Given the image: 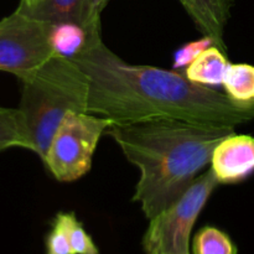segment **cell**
<instances>
[{
  "mask_svg": "<svg viewBox=\"0 0 254 254\" xmlns=\"http://www.w3.org/2000/svg\"><path fill=\"white\" fill-rule=\"evenodd\" d=\"M89 81L88 113L116 124L173 119L235 129L254 119L253 103H237L173 69L130 64L97 41L73 59Z\"/></svg>",
  "mask_w": 254,
  "mask_h": 254,
  "instance_id": "cell-1",
  "label": "cell"
},
{
  "mask_svg": "<svg viewBox=\"0 0 254 254\" xmlns=\"http://www.w3.org/2000/svg\"><path fill=\"white\" fill-rule=\"evenodd\" d=\"M235 129L173 119L114 124L107 129L140 173L133 195L148 220L176 202L211 163L217 144Z\"/></svg>",
  "mask_w": 254,
  "mask_h": 254,
  "instance_id": "cell-2",
  "label": "cell"
},
{
  "mask_svg": "<svg viewBox=\"0 0 254 254\" xmlns=\"http://www.w3.org/2000/svg\"><path fill=\"white\" fill-rule=\"evenodd\" d=\"M19 81V111L26 128L29 150L44 161L64 117L69 112H87L88 77L73 60L55 54L34 73Z\"/></svg>",
  "mask_w": 254,
  "mask_h": 254,
  "instance_id": "cell-3",
  "label": "cell"
},
{
  "mask_svg": "<svg viewBox=\"0 0 254 254\" xmlns=\"http://www.w3.org/2000/svg\"><path fill=\"white\" fill-rule=\"evenodd\" d=\"M114 124V121L98 114L69 112L57 128L42 163L61 183L83 178L91 170L102 135Z\"/></svg>",
  "mask_w": 254,
  "mask_h": 254,
  "instance_id": "cell-4",
  "label": "cell"
},
{
  "mask_svg": "<svg viewBox=\"0 0 254 254\" xmlns=\"http://www.w3.org/2000/svg\"><path fill=\"white\" fill-rule=\"evenodd\" d=\"M220 185L212 171L196 178L174 205L149 220L143 237L146 254H190V236L195 222L216 188Z\"/></svg>",
  "mask_w": 254,
  "mask_h": 254,
  "instance_id": "cell-5",
  "label": "cell"
},
{
  "mask_svg": "<svg viewBox=\"0 0 254 254\" xmlns=\"http://www.w3.org/2000/svg\"><path fill=\"white\" fill-rule=\"evenodd\" d=\"M50 22L15 10L0 20V71L17 79L34 73L55 55L50 42Z\"/></svg>",
  "mask_w": 254,
  "mask_h": 254,
  "instance_id": "cell-6",
  "label": "cell"
},
{
  "mask_svg": "<svg viewBox=\"0 0 254 254\" xmlns=\"http://www.w3.org/2000/svg\"><path fill=\"white\" fill-rule=\"evenodd\" d=\"M211 169L220 185H235L254 174V136L232 131L215 148Z\"/></svg>",
  "mask_w": 254,
  "mask_h": 254,
  "instance_id": "cell-7",
  "label": "cell"
},
{
  "mask_svg": "<svg viewBox=\"0 0 254 254\" xmlns=\"http://www.w3.org/2000/svg\"><path fill=\"white\" fill-rule=\"evenodd\" d=\"M21 12L50 24L74 22L91 31L101 30V14L94 0H41L35 7Z\"/></svg>",
  "mask_w": 254,
  "mask_h": 254,
  "instance_id": "cell-8",
  "label": "cell"
},
{
  "mask_svg": "<svg viewBox=\"0 0 254 254\" xmlns=\"http://www.w3.org/2000/svg\"><path fill=\"white\" fill-rule=\"evenodd\" d=\"M202 36L227 54L225 29L231 17L232 0H179Z\"/></svg>",
  "mask_w": 254,
  "mask_h": 254,
  "instance_id": "cell-9",
  "label": "cell"
},
{
  "mask_svg": "<svg viewBox=\"0 0 254 254\" xmlns=\"http://www.w3.org/2000/svg\"><path fill=\"white\" fill-rule=\"evenodd\" d=\"M102 40L101 30L91 31L74 22H57L50 27V42L55 54L73 60Z\"/></svg>",
  "mask_w": 254,
  "mask_h": 254,
  "instance_id": "cell-10",
  "label": "cell"
},
{
  "mask_svg": "<svg viewBox=\"0 0 254 254\" xmlns=\"http://www.w3.org/2000/svg\"><path fill=\"white\" fill-rule=\"evenodd\" d=\"M228 64L230 62L227 60V54L212 45L201 52L186 67L184 74L188 77L189 81L193 83L213 88V87L222 86L223 77Z\"/></svg>",
  "mask_w": 254,
  "mask_h": 254,
  "instance_id": "cell-11",
  "label": "cell"
},
{
  "mask_svg": "<svg viewBox=\"0 0 254 254\" xmlns=\"http://www.w3.org/2000/svg\"><path fill=\"white\" fill-rule=\"evenodd\" d=\"M225 94L237 103L254 102V66L230 64L222 81Z\"/></svg>",
  "mask_w": 254,
  "mask_h": 254,
  "instance_id": "cell-12",
  "label": "cell"
},
{
  "mask_svg": "<svg viewBox=\"0 0 254 254\" xmlns=\"http://www.w3.org/2000/svg\"><path fill=\"white\" fill-rule=\"evenodd\" d=\"M22 148L29 150V139L19 108L0 107V150Z\"/></svg>",
  "mask_w": 254,
  "mask_h": 254,
  "instance_id": "cell-13",
  "label": "cell"
},
{
  "mask_svg": "<svg viewBox=\"0 0 254 254\" xmlns=\"http://www.w3.org/2000/svg\"><path fill=\"white\" fill-rule=\"evenodd\" d=\"M192 254H238L230 236L213 226H205L192 241Z\"/></svg>",
  "mask_w": 254,
  "mask_h": 254,
  "instance_id": "cell-14",
  "label": "cell"
},
{
  "mask_svg": "<svg viewBox=\"0 0 254 254\" xmlns=\"http://www.w3.org/2000/svg\"><path fill=\"white\" fill-rule=\"evenodd\" d=\"M71 212H59L52 222L51 232L46 237L47 254H74L69 242Z\"/></svg>",
  "mask_w": 254,
  "mask_h": 254,
  "instance_id": "cell-15",
  "label": "cell"
},
{
  "mask_svg": "<svg viewBox=\"0 0 254 254\" xmlns=\"http://www.w3.org/2000/svg\"><path fill=\"white\" fill-rule=\"evenodd\" d=\"M69 242L74 254H101L91 236L73 212L69 217Z\"/></svg>",
  "mask_w": 254,
  "mask_h": 254,
  "instance_id": "cell-16",
  "label": "cell"
},
{
  "mask_svg": "<svg viewBox=\"0 0 254 254\" xmlns=\"http://www.w3.org/2000/svg\"><path fill=\"white\" fill-rule=\"evenodd\" d=\"M212 40L208 37L202 36L201 39L196 40V41H190L188 44L183 45L179 47L174 54L173 60V69L179 72L185 71L186 67L198 56L202 51H205L207 47L212 46Z\"/></svg>",
  "mask_w": 254,
  "mask_h": 254,
  "instance_id": "cell-17",
  "label": "cell"
},
{
  "mask_svg": "<svg viewBox=\"0 0 254 254\" xmlns=\"http://www.w3.org/2000/svg\"><path fill=\"white\" fill-rule=\"evenodd\" d=\"M41 0H20V4L17 6V10H21V11H26V10L32 9V7L36 6Z\"/></svg>",
  "mask_w": 254,
  "mask_h": 254,
  "instance_id": "cell-18",
  "label": "cell"
},
{
  "mask_svg": "<svg viewBox=\"0 0 254 254\" xmlns=\"http://www.w3.org/2000/svg\"><path fill=\"white\" fill-rule=\"evenodd\" d=\"M109 1H111V0H94V5H96L97 11H98L99 14H102V11H103L104 7L108 5Z\"/></svg>",
  "mask_w": 254,
  "mask_h": 254,
  "instance_id": "cell-19",
  "label": "cell"
}]
</instances>
